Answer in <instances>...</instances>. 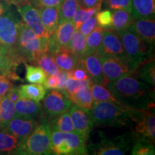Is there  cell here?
<instances>
[{
	"label": "cell",
	"instance_id": "28",
	"mask_svg": "<svg viewBox=\"0 0 155 155\" xmlns=\"http://www.w3.org/2000/svg\"><path fill=\"white\" fill-rule=\"evenodd\" d=\"M15 115V103L5 95L0 98V130L8 124Z\"/></svg>",
	"mask_w": 155,
	"mask_h": 155
},
{
	"label": "cell",
	"instance_id": "17",
	"mask_svg": "<svg viewBox=\"0 0 155 155\" xmlns=\"http://www.w3.org/2000/svg\"><path fill=\"white\" fill-rule=\"evenodd\" d=\"M15 117L27 119L40 120L45 116L40 102L20 98L15 102Z\"/></svg>",
	"mask_w": 155,
	"mask_h": 155
},
{
	"label": "cell",
	"instance_id": "32",
	"mask_svg": "<svg viewBox=\"0 0 155 155\" xmlns=\"http://www.w3.org/2000/svg\"><path fill=\"white\" fill-rule=\"evenodd\" d=\"M104 29L100 26H96L92 32L86 37V54L97 53L100 49L102 42Z\"/></svg>",
	"mask_w": 155,
	"mask_h": 155
},
{
	"label": "cell",
	"instance_id": "11",
	"mask_svg": "<svg viewBox=\"0 0 155 155\" xmlns=\"http://www.w3.org/2000/svg\"><path fill=\"white\" fill-rule=\"evenodd\" d=\"M75 31V25L72 20L60 22L53 32L48 39V53L50 55L62 48H68Z\"/></svg>",
	"mask_w": 155,
	"mask_h": 155
},
{
	"label": "cell",
	"instance_id": "4",
	"mask_svg": "<svg viewBox=\"0 0 155 155\" xmlns=\"http://www.w3.org/2000/svg\"><path fill=\"white\" fill-rule=\"evenodd\" d=\"M48 39L38 35L21 22L17 41V53L22 63L33 65L38 55L48 53Z\"/></svg>",
	"mask_w": 155,
	"mask_h": 155
},
{
	"label": "cell",
	"instance_id": "7",
	"mask_svg": "<svg viewBox=\"0 0 155 155\" xmlns=\"http://www.w3.org/2000/svg\"><path fill=\"white\" fill-rule=\"evenodd\" d=\"M52 154L86 155L88 154L86 141L75 132L51 130Z\"/></svg>",
	"mask_w": 155,
	"mask_h": 155
},
{
	"label": "cell",
	"instance_id": "8",
	"mask_svg": "<svg viewBox=\"0 0 155 155\" xmlns=\"http://www.w3.org/2000/svg\"><path fill=\"white\" fill-rule=\"evenodd\" d=\"M133 141L132 132L109 138L101 135L99 141L91 145L90 149L96 155H123L131 150Z\"/></svg>",
	"mask_w": 155,
	"mask_h": 155
},
{
	"label": "cell",
	"instance_id": "35",
	"mask_svg": "<svg viewBox=\"0 0 155 155\" xmlns=\"http://www.w3.org/2000/svg\"><path fill=\"white\" fill-rule=\"evenodd\" d=\"M25 64V69H26V74H25L26 81L30 83L42 84L48 77V75L44 72L43 70L38 65L28 63Z\"/></svg>",
	"mask_w": 155,
	"mask_h": 155
},
{
	"label": "cell",
	"instance_id": "14",
	"mask_svg": "<svg viewBox=\"0 0 155 155\" xmlns=\"http://www.w3.org/2000/svg\"><path fill=\"white\" fill-rule=\"evenodd\" d=\"M98 54L100 56H127L119 33L111 28L104 29L102 42Z\"/></svg>",
	"mask_w": 155,
	"mask_h": 155
},
{
	"label": "cell",
	"instance_id": "6",
	"mask_svg": "<svg viewBox=\"0 0 155 155\" xmlns=\"http://www.w3.org/2000/svg\"><path fill=\"white\" fill-rule=\"evenodd\" d=\"M22 22L18 12L11 7L0 15V45L22 63L17 53V41L19 26Z\"/></svg>",
	"mask_w": 155,
	"mask_h": 155
},
{
	"label": "cell",
	"instance_id": "1",
	"mask_svg": "<svg viewBox=\"0 0 155 155\" xmlns=\"http://www.w3.org/2000/svg\"><path fill=\"white\" fill-rule=\"evenodd\" d=\"M106 86L108 90L126 106L138 109L154 107V88L134 75H124L108 83Z\"/></svg>",
	"mask_w": 155,
	"mask_h": 155
},
{
	"label": "cell",
	"instance_id": "22",
	"mask_svg": "<svg viewBox=\"0 0 155 155\" xmlns=\"http://www.w3.org/2000/svg\"><path fill=\"white\" fill-rule=\"evenodd\" d=\"M42 22L48 35L50 36L55 32L59 24V7H43L39 8Z\"/></svg>",
	"mask_w": 155,
	"mask_h": 155
},
{
	"label": "cell",
	"instance_id": "10",
	"mask_svg": "<svg viewBox=\"0 0 155 155\" xmlns=\"http://www.w3.org/2000/svg\"><path fill=\"white\" fill-rule=\"evenodd\" d=\"M42 100V110L48 119L68 111L72 106V102L65 91L60 89L49 90Z\"/></svg>",
	"mask_w": 155,
	"mask_h": 155
},
{
	"label": "cell",
	"instance_id": "18",
	"mask_svg": "<svg viewBox=\"0 0 155 155\" xmlns=\"http://www.w3.org/2000/svg\"><path fill=\"white\" fill-rule=\"evenodd\" d=\"M129 30L151 45H154L155 21L154 18L134 19Z\"/></svg>",
	"mask_w": 155,
	"mask_h": 155
},
{
	"label": "cell",
	"instance_id": "3",
	"mask_svg": "<svg viewBox=\"0 0 155 155\" xmlns=\"http://www.w3.org/2000/svg\"><path fill=\"white\" fill-rule=\"evenodd\" d=\"M12 154L48 155L52 154L51 129L45 115L39 120L35 130L19 143Z\"/></svg>",
	"mask_w": 155,
	"mask_h": 155
},
{
	"label": "cell",
	"instance_id": "25",
	"mask_svg": "<svg viewBox=\"0 0 155 155\" xmlns=\"http://www.w3.org/2000/svg\"><path fill=\"white\" fill-rule=\"evenodd\" d=\"M50 129L63 132H75L69 110L48 119Z\"/></svg>",
	"mask_w": 155,
	"mask_h": 155
},
{
	"label": "cell",
	"instance_id": "36",
	"mask_svg": "<svg viewBox=\"0 0 155 155\" xmlns=\"http://www.w3.org/2000/svg\"><path fill=\"white\" fill-rule=\"evenodd\" d=\"M80 6V0H63L59 11L60 22L72 20L76 9Z\"/></svg>",
	"mask_w": 155,
	"mask_h": 155
},
{
	"label": "cell",
	"instance_id": "43",
	"mask_svg": "<svg viewBox=\"0 0 155 155\" xmlns=\"http://www.w3.org/2000/svg\"><path fill=\"white\" fill-rule=\"evenodd\" d=\"M97 21L96 17L93 16L88 19H86V21H84L79 28L78 30L84 35L85 36H87L91 32H92V30L96 28L97 26Z\"/></svg>",
	"mask_w": 155,
	"mask_h": 155
},
{
	"label": "cell",
	"instance_id": "23",
	"mask_svg": "<svg viewBox=\"0 0 155 155\" xmlns=\"http://www.w3.org/2000/svg\"><path fill=\"white\" fill-rule=\"evenodd\" d=\"M134 20L131 12L124 9L113 10L111 29L117 32L128 30Z\"/></svg>",
	"mask_w": 155,
	"mask_h": 155
},
{
	"label": "cell",
	"instance_id": "48",
	"mask_svg": "<svg viewBox=\"0 0 155 155\" xmlns=\"http://www.w3.org/2000/svg\"><path fill=\"white\" fill-rule=\"evenodd\" d=\"M104 0H80V5L85 8H89L102 4Z\"/></svg>",
	"mask_w": 155,
	"mask_h": 155
},
{
	"label": "cell",
	"instance_id": "16",
	"mask_svg": "<svg viewBox=\"0 0 155 155\" xmlns=\"http://www.w3.org/2000/svg\"><path fill=\"white\" fill-rule=\"evenodd\" d=\"M38 122L39 120L22 119L15 116L9 122L8 124L1 130L15 136L20 142L35 130Z\"/></svg>",
	"mask_w": 155,
	"mask_h": 155
},
{
	"label": "cell",
	"instance_id": "26",
	"mask_svg": "<svg viewBox=\"0 0 155 155\" xmlns=\"http://www.w3.org/2000/svg\"><path fill=\"white\" fill-rule=\"evenodd\" d=\"M21 98H28L35 101L40 102L44 98L47 90L43 86L38 83L23 84L19 86Z\"/></svg>",
	"mask_w": 155,
	"mask_h": 155
},
{
	"label": "cell",
	"instance_id": "12",
	"mask_svg": "<svg viewBox=\"0 0 155 155\" xmlns=\"http://www.w3.org/2000/svg\"><path fill=\"white\" fill-rule=\"evenodd\" d=\"M69 113L72 119L75 133L82 137L86 142L94 127L89 109L80 108L73 104L69 108Z\"/></svg>",
	"mask_w": 155,
	"mask_h": 155
},
{
	"label": "cell",
	"instance_id": "50",
	"mask_svg": "<svg viewBox=\"0 0 155 155\" xmlns=\"http://www.w3.org/2000/svg\"><path fill=\"white\" fill-rule=\"evenodd\" d=\"M6 1H7L8 2L12 4V5H14L15 6H20L30 3V0H6Z\"/></svg>",
	"mask_w": 155,
	"mask_h": 155
},
{
	"label": "cell",
	"instance_id": "41",
	"mask_svg": "<svg viewBox=\"0 0 155 155\" xmlns=\"http://www.w3.org/2000/svg\"><path fill=\"white\" fill-rule=\"evenodd\" d=\"M68 77L70 78L74 79V80L91 81L87 71L85 70L84 68L79 65V63L77 67H75L74 69L68 72Z\"/></svg>",
	"mask_w": 155,
	"mask_h": 155
},
{
	"label": "cell",
	"instance_id": "13",
	"mask_svg": "<svg viewBox=\"0 0 155 155\" xmlns=\"http://www.w3.org/2000/svg\"><path fill=\"white\" fill-rule=\"evenodd\" d=\"M18 14L22 22L38 35L49 39L50 35L45 28L38 9L28 3L24 5L16 6Z\"/></svg>",
	"mask_w": 155,
	"mask_h": 155
},
{
	"label": "cell",
	"instance_id": "30",
	"mask_svg": "<svg viewBox=\"0 0 155 155\" xmlns=\"http://www.w3.org/2000/svg\"><path fill=\"white\" fill-rule=\"evenodd\" d=\"M68 49L80 59L86 53V36L78 30H75Z\"/></svg>",
	"mask_w": 155,
	"mask_h": 155
},
{
	"label": "cell",
	"instance_id": "29",
	"mask_svg": "<svg viewBox=\"0 0 155 155\" xmlns=\"http://www.w3.org/2000/svg\"><path fill=\"white\" fill-rule=\"evenodd\" d=\"M90 88L94 102L111 101L116 104H123L103 85L92 83L90 86Z\"/></svg>",
	"mask_w": 155,
	"mask_h": 155
},
{
	"label": "cell",
	"instance_id": "21",
	"mask_svg": "<svg viewBox=\"0 0 155 155\" xmlns=\"http://www.w3.org/2000/svg\"><path fill=\"white\" fill-rule=\"evenodd\" d=\"M131 14L134 19L154 18L155 0H131Z\"/></svg>",
	"mask_w": 155,
	"mask_h": 155
},
{
	"label": "cell",
	"instance_id": "38",
	"mask_svg": "<svg viewBox=\"0 0 155 155\" xmlns=\"http://www.w3.org/2000/svg\"><path fill=\"white\" fill-rule=\"evenodd\" d=\"M104 7L111 10L124 9L131 12V0H104Z\"/></svg>",
	"mask_w": 155,
	"mask_h": 155
},
{
	"label": "cell",
	"instance_id": "15",
	"mask_svg": "<svg viewBox=\"0 0 155 155\" xmlns=\"http://www.w3.org/2000/svg\"><path fill=\"white\" fill-rule=\"evenodd\" d=\"M79 65L84 68L92 83L106 86L100 55L97 53L86 54L79 59Z\"/></svg>",
	"mask_w": 155,
	"mask_h": 155
},
{
	"label": "cell",
	"instance_id": "49",
	"mask_svg": "<svg viewBox=\"0 0 155 155\" xmlns=\"http://www.w3.org/2000/svg\"><path fill=\"white\" fill-rule=\"evenodd\" d=\"M12 7V4L6 0H0V15L6 12Z\"/></svg>",
	"mask_w": 155,
	"mask_h": 155
},
{
	"label": "cell",
	"instance_id": "20",
	"mask_svg": "<svg viewBox=\"0 0 155 155\" xmlns=\"http://www.w3.org/2000/svg\"><path fill=\"white\" fill-rule=\"evenodd\" d=\"M54 61L61 71L69 72L79 63L78 58L66 48H62L52 55Z\"/></svg>",
	"mask_w": 155,
	"mask_h": 155
},
{
	"label": "cell",
	"instance_id": "2",
	"mask_svg": "<svg viewBox=\"0 0 155 155\" xmlns=\"http://www.w3.org/2000/svg\"><path fill=\"white\" fill-rule=\"evenodd\" d=\"M132 108L111 101L94 102L89 109L94 126L122 127L131 124Z\"/></svg>",
	"mask_w": 155,
	"mask_h": 155
},
{
	"label": "cell",
	"instance_id": "45",
	"mask_svg": "<svg viewBox=\"0 0 155 155\" xmlns=\"http://www.w3.org/2000/svg\"><path fill=\"white\" fill-rule=\"evenodd\" d=\"M43 86L46 90L58 89L59 87V80L57 75H49L43 83Z\"/></svg>",
	"mask_w": 155,
	"mask_h": 155
},
{
	"label": "cell",
	"instance_id": "39",
	"mask_svg": "<svg viewBox=\"0 0 155 155\" xmlns=\"http://www.w3.org/2000/svg\"><path fill=\"white\" fill-rule=\"evenodd\" d=\"M97 25L101 28L106 29L111 28L112 22V11L111 9H104L98 11L96 14Z\"/></svg>",
	"mask_w": 155,
	"mask_h": 155
},
{
	"label": "cell",
	"instance_id": "40",
	"mask_svg": "<svg viewBox=\"0 0 155 155\" xmlns=\"http://www.w3.org/2000/svg\"><path fill=\"white\" fill-rule=\"evenodd\" d=\"M92 83L91 81H78L68 78L65 85V91L68 95H70L83 86H90Z\"/></svg>",
	"mask_w": 155,
	"mask_h": 155
},
{
	"label": "cell",
	"instance_id": "19",
	"mask_svg": "<svg viewBox=\"0 0 155 155\" xmlns=\"http://www.w3.org/2000/svg\"><path fill=\"white\" fill-rule=\"evenodd\" d=\"M20 63L16 57L0 45V73L5 75L10 80H20L16 73L17 68Z\"/></svg>",
	"mask_w": 155,
	"mask_h": 155
},
{
	"label": "cell",
	"instance_id": "33",
	"mask_svg": "<svg viewBox=\"0 0 155 155\" xmlns=\"http://www.w3.org/2000/svg\"><path fill=\"white\" fill-rule=\"evenodd\" d=\"M102 4L98 5L95 7L85 8L80 5L76 9L74 15H73L72 21L75 25V30H78L81 24L90 17L94 16L98 11L101 9Z\"/></svg>",
	"mask_w": 155,
	"mask_h": 155
},
{
	"label": "cell",
	"instance_id": "31",
	"mask_svg": "<svg viewBox=\"0 0 155 155\" xmlns=\"http://www.w3.org/2000/svg\"><path fill=\"white\" fill-rule=\"evenodd\" d=\"M33 65H38L48 75H57L60 72L59 68L56 65L53 57L48 53H44L38 55Z\"/></svg>",
	"mask_w": 155,
	"mask_h": 155
},
{
	"label": "cell",
	"instance_id": "37",
	"mask_svg": "<svg viewBox=\"0 0 155 155\" xmlns=\"http://www.w3.org/2000/svg\"><path fill=\"white\" fill-rule=\"evenodd\" d=\"M132 155H154L155 154L154 144L146 141L134 139L131 150Z\"/></svg>",
	"mask_w": 155,
	"mask_h": 155
},
{
	"label": "cell",
	"instance_id": "44",
	"mask_svg": "<svg viewBox=\"0 0 155 155\" xmlns=\"http://www.w3.org/2000/svg\"><path fill=\"white\" fill-rule=\"evenodd\" d=\"M13 86L10 79L5 75L0 73V98L7 94L8 90Z\"/></svg>",
	"mask_w": 155,
	"mask_h": 155
},
{
	"label": "cell",
	"instance_id": "34",
	"mask_svg": "<svg viewBox=\"0 0 155 155\" xmlns=\"http://www.w3.org/2000/svg\"><path fill=\"white\" fill-rule=\"evenodd\" d=\"M19 143V140L15 136L4 130L0 131V152L2 154H12Z\"/></svg>",
	"mask_w": 155,
	"mask_h": 155
},
{
	"label": "cell",
	"instance_id": "9",
	"mask_svg": "<svg viewBox=\"0 0 155 155\" xmlns=\"http://www.w3.org/2000/svg\"><path fill=\"white\" fill-rule=\"evenodd\" d=\"M100 58L106 86L119 78L131 74L136 69L135 65L127 56H100Z\"/></svg>",
	"mask_w": 155,
	"mask_h": 155
},
{
	"label": "cell",
	"instance_id": "27",
	"mask_svg": "<svg viewBox=\"0 0 155 155\" xmlns=\"http://www.w3.org/2000/svg\"><path fill=\"white\" fill-rule=\"evenodd\" d=\"M131 75L154 87L155 85V64L154 59L141 64L135 69Z\"/></svg>",
	"mask_w": 155,
	"mask_h": 155
},
{
	"label": "cell",
	"instance_id": "24",
	"mask_svg": "<svg viewBox=\"0 0 155 155\" xmlns=\"http://www.w3.org/2000/svg\"><path fill=\"white\" fill-rule=\"evenodd\" d=\"M90 86L81 87L73 94L68 95L72 104L80 108L90 109L94 103Z\"/></svg>",
	"mask_w": 155,
	"mask_h": 155
},
{
	"label": "cell",
	"instance_id": "46",
	"mask_svg": "<svg viewBox=\"0 0 155 155\" xmlns=\"http://www.w3.org/2000/svg\"><path fill=\"white\" fill-rule=\"evenodd\" d=\"M6 96L8 97L9 100H11L12 102L17 101L19 98H21L20 94H19V86H12L9 89L8 91L5 94Z\"/></svg>",
	"mask_w": 155,
	"mask_h": 155
},
{
	"label": "cell",
	"instance_id": "47",
	"mask_svg": "<svg viewBox=\"0 0 155 155\" xmlns=\"http://www.w3.org/2000/svg\"><path fill=\"white\" fill-rule=\"evenodd\" d=\"M57 75L58 77V80H59V87H58V89L65 91L67 80L69 78L68 73L66 71H61L60 70V72L58 73Z\"/></svg>",
	"mask_w": 155,
	"mask_h": 155
},
{
	"label": "cell",
	"instance_id": "42",
	"mask_svg": "<svg viewBox=\"0 0 155 155\" xmlns=\"http://www.w3.org/2000/svg\"><path fill=\"white\" fill-rule=\"evenodd\" d=\"M63 0H30V4L37 9L43 7H59Z\"/></svg>",
	"mask_w": 155,
	"mask_h": 155
},
{
	"label": "cell",
	"instance_id": "5",
	"mask_svg": "<svg viewBox=\"0 0 155 155\" xmlns=\"http://www.w3.org/2000/svg\"><path fill=\"white\" fill-rule=\"evenodd\" d=\"M118 33L126 55L132 62L136 68L141 64L154 59L152 54L154 45L147 43L129 29Z\"/></svg>",
	"mask_w": 155,
	"mask_h": 155
}]
</instances>
